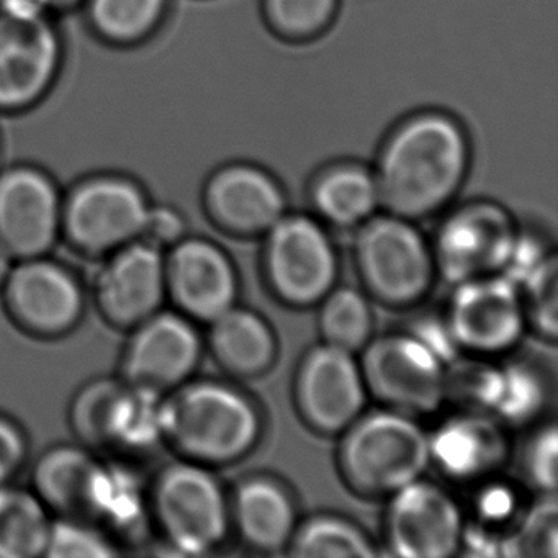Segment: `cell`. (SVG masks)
Segmentation results:
<instances>
[{"mask_svg": "<svg viewBox=\"0 0 558 558\" xmlns=\"http://www.w3.org/2000/svg\"><path fill=\"white\" fill-rule=\"evenodd\" d=\"M184 234V220L178 211L169 207H153L149 205L140 240L161 250L162 246H174Z\"/></svg>", "mask_w": 558, "mask_h": 558, "instance_id": "obj_37", "label": "cell"}, {"mask_svg": "<svg viewBox=\"0 0 558 558\" xmlns=\"http://www.w3.org/2000/svg\"><path fill=\"white\" fill-rule=\"evenodd\" d=\"M166 293L184 315L211 323L236 299V274L227 254L207 240H181L165 257Z\"/></svg>", "mask_w": 558, "mask_h": 558, "instance_id": "obj_18", "label": "cell"}, {"mask_svg": "<svg viewBox=\"0 0 558 558\" xmlns=\"http://www.w3.org/2000/svg\"><path fill=\"white\" fill-rule=\"evenodd\" d=\"M76 2L77 0H14V4L4 5V8H24L44 12V9H68Z\"/></svg>", "mask_w": 558, "mask_h": 558, "instance_id": "obj_39", "label": "cell"}, {"mask_svg": "<svg viewBox=\"0 0 558 558\" xmlns=\"http://www.w3.org/2000/svg\"><path fill=\"white\" fill-rule=\"evenodd\" d=\"M233 518L241 537L259 550L274 551L292 541L295 508L279 483L251 478L238 488Z\"/></svg>", "mask_w": 558, "mask_h": 558, "instance_id": "obj_22", "label": "cell"}, {"mask_svg": "<svg viewBox=\"0 0 558 558\" xmlns=\"http://www.w3.org/2000/svg\"><path fill=\"white\" fill-rule=\"evenodd\" d=\"M361 371L365 387L400 413H433L446 400L444 364L414 336L372 342Z\"/></svg>", "mask_w": 558, "mask_h": 558, "instance_id": "obj_9", "label": "cell"}, {"mask_svg": "<svg viewBox=\"0 0 558 558\" xmlns=\"http://www.w3.org/2000/svg\"><path fill=\"white\" fill-rule=\"evenodd\" d=\"M96 280V303L109 325L133 329L161 308L166 267L161 250L138 240L109 254Z\"/></svg>", "mask_w": 558, "mask_h": 558, "instance_id": "obj_13", "label": "cell"}, {"mask_svg": "<svg viewBox=\"0 0 558 558\" xmlns=\"http://www.w3.org/2000/svg\"><path fill=\"white\" fill-rule=\"evenodd\" d=\"M508 508L509 499L505 492H496L492 498L486 499L485 506H483V509H486L493 515L501 514V512L508 511Z\"/></svg>", "mask_w": 558, "mask_h": 558, "instance_id": "obj_40", "label": "cell"}, {"mask_svg": "<svg viewBox=\"0 0 558 558\" xmlns=\"http://www.w3.org/2000/svg\"><path fill=\"white\" fill-rule=\"evenodd\" d=\"M210 325V349L225 371L251 377L272 364L276 339L267 323L253 312L230 308Z\"/></svg>", "mask_w": 558, "mask_h": 558, "instance_id": "obj_23", "label": "cell"}, {"mask_svg": "<svg viewBox=\"0 0 558 558\" xmlns=\"http://www.w3.org/2000/svg\"><path fill=\"white\" fill-rule=\"evenodd\" d=\"M355 260L365 286L381 302L411 305L429 289L434 259L411 220L368 218L355 240Z\"/></svg>", "mask_w": 558, "mask_h": 558, "instance_id": "obj_5", "label": "cell"}, {"mask_svg": "<svg viewBox=\"0 0 558 558\" xmlns=\"http://www.w3.org/2000/svg\"><path fill=\"white\" fill-rule=\"evenodd\" d=\"M295 557H372L371 542L349 522L338 518L312 519L299 532H293L292 551Z\"/></svg>", "mask_w": 558, "mask_h": 558, "instance_id": "obj_28", "label": "cell"}, {"mask_svg": "<svg viewBox=\"0 0 558 558\" xmlns=\"http://www.w3.org/2000/svg\"><path fill=\"white\" fill-rule=\"evenodd\" d=\"M2 293L12 319L38 338L66 335L83 316L80 283L66 267L45 256L14 264Z\"/></svg>", "mask_w": 558, "mask_h": 558, "instance_id": "obj_11", "label": "cell"}, {"mask_svg": "<svg viewBox=\"0 0 558 558\" xmlns=\"http://www.w3.org/2000/svg\"><path fill=\"white\" fill-rule=\"evenodd\" d=\"M312 202L322 218L336 227L364 223L380 207L374 171L357 162L329 166L313 182Z\"/></svg>", "mask_w": 558, "mask_h": 558, "instance_id": "obj_24", "label": "cell"}, {"mask_svg": "<svg viewBox=\"0 0 558 558\" xmlns=\"http://www.w3.org/2000/svg\"><path fill=\"white\" fill-rule=\"evenodd\" d=\"M162 433L192 462L228 463L259 439V414L250 400L214 381L178 387L162 401Z\"/></svg>", "mask_w": 558, "mask_h": 558, "instance_id": "obj_2", "label": "cell"}, {"mask_svg": "<svg viewBox=\"0 0 558 558\" xmlns=\"http://www.w3.org/2000/svg\"><path fill=\"white\" fill-rule=\"evenodd\" d=\"M524 322L518 287L501 274H493L457 286L447 326L457 345L492 354L514 345Z\"/></svg>", "mask_w": 558, "mask_h": 558, "instance_id": "obj_15", "label": "cell"}, {"mask_svg": "<svg viewBox=\"0 0 558 558\" xmlns=\"http://www.w3.org/2000/svg\"><path fill=\"white\" fill-rule=\"evenodd\" d=\"M544 403L541 378L522 365H509L498 375L495 400L489 410L514 423L531 420Z\"/></svg>", "mask_w": 558, "mask_h": 558, "instance_id": "obj_32", "label": "cell"}, {"mask_svg": "<svg viewBox=\"0 0 558 558\" xmlns=\"http://www.w3.org/2000/svg\"><path fill=\"white\" fill-rule=\"evenodd\" d=\"M387 535L401 557H450L462 542V515L444 489L417 478L391 495Z\"/></svg>", "mask_w": 558, "mask_h": 558, "instance_id": "obj_14", "label": "cell"}, {"mask_svg": "<svg viewBox=\"0 0 558 558\" xmlns=\"http://www.w3.org/2000/svg\"><path fill=\"white\" fill-rule=\"evenodd\" d=\"M525 466L535 485L545 492L554 493L557 485V429L554 426L532 440Z\"/></svg>", "mask_w": 558, "mask_h": 558, "instance_id": "obj_36", "label": "cell"}, {"mask_svg": "<svg viewBox=\"0 0 558 558\" xmlns=\"http://www.w3.org/2000/svg\"><path fill=\"white\" fill-rule=\"evenodd\" d=\"M63 202L50 178L31 168L0 175V244L14 259L47 256L61 233Z\"/></svg>", "mask_w": 558, "mask_h": 558, "instance_id": "obj_16", "label": "cell"}, {"mask_svg": "<svg viewBox=\"0 0 558 558\" xmlns=\"http://www.w3.org/2000/svg\"><path fill=\"white\" fill-rule=\"evenodd\" d=\"M102 469L80 447L48 450L35 466V495L64 518L93 519Z\"/></svg>", "mask_w": 558, "mask_h": 558, "instance_id": "obj_20", "label": "cell"}, {"mask_svg": "<svg viewBox=\"0 0 558 558\" xmlns=\"http://www.w3.org/2000/svg\"><path fill=\"white\" fill-rule=\"evenodd\" d=\"M149 204L133 182L99 178L81 184L63 204L61 231L87 256H104L138 241Z\"/></svg>", "mask_w": 558, "mask_h": 558, "instance_id": "obj_6", "label": "cell"}, {"mask_svg": "<svg viewBox=\"0 0 558 558\" xmlns=\"http://www.w3.org/2000/svg\"><path fill=\"white\" fill-rule=\"evenodd\" d=\"M364 375L352 352L323 344L313 349L296 378V400L305 420L322 433L348 429L365 403Z\"/></svg>", "mask_w": 558, "mask_h": 558, "instance_id": "obj_17", "label": "cell"}, {"mask_svg": "<svg viewBox=\"0 0 558 558\" xmlns=\"http://www.w3.org/2000/svg\"><path fill=\"white\" fill-rule=\"evenodd\" d=\"M557 502L554 499L535 506L514 534L502 542V554L509 557L557 558Z\"/></svg>", "mask_w": 558, "mask_h": 558, "instance_id": "obj_33", "label": "cell"}, {"mask_svg": "<svg viewBox=\"0 0 558 558\" xmlns=\"http://www.w3.org/2000/svg\"><path fill=\"white\" fill-rule=\"evenodd\" d=\"M518 231L495 204H472L450 215L437 234L434 267L447 282L459 283L499 274L514 247Z\"/></svg>", "mask_w": 558, "mask_h": 558, "instance_id": "obj_10", "label": "cell"}, {"mask_svg": "<svg viewBox=\"0 0 558 558\" xmlns=\"http://www.w3.org/2000/svg\"><path fill=\"white\" fill-rule=\"evenodd\" d=\"M166 0H90V21L109 40L135 41L161 21Z\"/></svg>", "mask_w": 558, "mask_h": 558, "instance_id": "obj_29", "label": "cell"}, {"mask_svg": "<svg viewBox=\"0 0 558 558\" xmlns=\"http://www.w3.org/2000/svg\"><path fill=\"white\" fill-rule=\"evenodd\" d=\"M429 439L400 411L357 417L341 444L342 473L364 495H393L423 475L429 463Z\"/></svg>", "mask_w": 558, "mask_h": 558, "instance_id": "obj_3", "label": "cell"}, {"mask_svg": "<svg viewBox=\"0 0 558 558\" xmlns=\"http://www.w3.org/2000/svg\"><path fill=\"white\" fill-rule=\"evenodd\" d=\"M202 344L194 326L175 313H155L133 328L123 352V381L165 395L197 367Z\"/></svg>", "mask_w": 558, "mask_h": 558, "instance_id": "obj_12", "label": "cell"}, {"mask_svg": "<svg viewBox=\"0 0 558 558\" xmlns=\"http://www.w3.org/2000/svg\"><path fill=\"white\" fill-rule=\"evenodd\" d=\"M151 512L169 544L185 555L217 548L230 524L220 483L197 462L174 463L162 470L153 486Z\"/></svg>", "mask_w": 558, "mask_h": 558, "instance_id": "obj_4", "label": "cell"}, {"mask_svg": "<svg viewBox=\"0 0 558 558\" xmlns=\"http://www.w3.org/2000/svg\"><path fill=\"white\" fill-rule=\"evenodd\" d=\"M35 493L0 488V558L44 557L51 521Z\"/></svg>", "mask_w": 558, "mask_h": 558, "instance_id": "obj_25", "label": "cell"}, {"mask_svg": "<svg viewBox=\"0 0 558 558\" xmlns=\"http://www.w3.org/2000/svg\"><path fill=\"white\" fill-rule=\"evenodd\" d=\"M339 0H263L264 19L274 34L290 41H306L328 31Z\"/></svg>", "mask_w": 558, "mask_h": 558, "instance_id": "obj_30", "label": "cell"}, {"mask_svg": "<svg viewBox=\"0 0 558 558\" xmlns=\"http://www.w3.org/2000/svg\"><path fill=\"white\" fill-rule=\"evenodd\" d=\"M61 45L44 12L24 8L0 11V109L37 102L57 77Z\"/></svg>", "mask_w": 558, "mask_h": 558, "instance_id": "obj_8", "label": "cell"}, {"mask_svg": "<svg viewBox=\"0 0 558 558\" xmlns=\"http://www.w3.org/2000/svg\"><path fill=\"white\" fill-rule=\"evenodd\" d=\"M27 459V439L17 424L0 416V488L19 472Z\"/></svg>", "mask_w": 558, "mask_h": 558, "instance_id": "obj_38", "label": "cell"}, {"mask_svg": "<svg viewBox=\"0 0 558 558\" xmlns=\"http://www.w3.org/2000/svg\"><path fill=\"white\" fill-rule=\"evenodd\" d=\"M12 267H14V257H12V254L9 253L2 244H0V290L4 287Z\"/></svg>", "mask_w": 558, "mask_h": 558, "instance_id": "obj_41", "label": "cell"}, {"mask_svg": "<svg viewBox=\"0 0 558 558\" xmlns=\"http://www.w3.org/2000/svg\"><path fill=\"white\" fill-rule=\"evenodd\" d=\"M205 207L218 227L250 236L267 233L286 215V195L264 169L236 162L208 179Z\"/></svg>", "mask_w": 558, "mask_h": 558, "instance_id": "obj_19", "label": "cell"}, {"mask_svg": "<svg viewBox=\"0 0 558 558\" xmlns=\"http://www.w3.org/2000/svg\"><path fill=\"white\" fill-rule=\"evenodd\" d=\"M116 555L112 544L102 532L84 522V519L63 518L51 522L50 537L44 557H110Z\"/></svg>", "mask_w": 558, "mask_h": 558, "instance_id": "obj_34", "label": "cell"}, {"mask_svg": "<svg viewBox=\"0 0 558 558\" xmlns=\"http://www.w3.org/2000/svg\"><path fill=\"white\" fill-rule=\"evenodd\" d=\"M429 453L450 476L475 478L501 463L506 440L498 426L485 417H459L434 434Z\"/></svg>", "mask_w": 558, "mask_h": 558, "instance_id": "obj_21", "label": "cell"}, {"mask_svg": "<svg viewBox=\"0 0 558 558\" xmlns=\"http://www.w3.org/2000/svg\"><path fill=\"white\" fill-rule=\"evenodd\" d=\"M267 233L266 270L274 292L290 305L322 302L338 277L328 234L303 215H283Z\"/></svg>", "mask_w": 558, "mask_h": 558, "instance_id": "obj_7", "label": "cell"}, {"mask_svg": "<svg viewBox=\"0 0 558 558\" xmlns=\"http://www.w3.org/2000/svg\"><path fill=\"white\" fill-rule=\"evenodd\" d=\"M470 155L465 129L449 113L408 117L378 151L374 175L380 205L407 220L436 214L462 187Z\"/></svg>", "mask_w": 558, "mask_h": 558, "instance_id": "obj_1", "label": "cell"}, {"mask_svg": "<svg viewBox=\"0 0 558 558\" xmlns=\"http://www.w3.org/2000/svg\"><path fill=\"white\" fill-rule=\"evenodd\" d=\"M14 4V0H0V5L4 8V5H11Z\"/></svg>", "mask_w": 558, "mask_h": 558, "instance_id": "obj_42", "label": "cell"}, {"mask_svg": "<svg viewBox=\"0 0 558 558\" xmlns=\"http://www.w3.org/2000/svg\"><path fill=\"white\" fill-rule=\"evenodd\" d=\"M145 506L142 486L132 473L104 465L93 519L107 522L113 529L129 531L142 521Z\"/></svg>", "mask_w": 558, "mask_h": 558, "instance_id": "obj_31", "label": "cell"}, {"mask_svg": "<svg viewBox=\"0 0 558 558\" xmlns=\"http://www.w3.org/2000/svg\"><path fill=\"white\" fill-rule=\"evenodd\" d=\"M125 381L97 380L87 385L71 407L77 436L94 447H112V430Z\"/></svg>", "mask_w": 558, "mask_h": 558, "instance_id": "obj_27", "label": "cell"}, {"mask_svg": "<svg viewBox=\"0 0 558 558\" xmlns=\"http://www.w3.org/2000/svg\"><path fill=\"white\" fill-rule=\"evenodd\" d=\"M527 302L524 303L525 315L531 316L542 335L555 338L557 335V259L548 256L534 274L525 280Z\"/></svg>", "mask_w": 558, "mask_h": 558, "instance_id": "obj_35", "label": "cell"}, {"mask_svg": "<svg viewBox=\"0 0 558 558\" xmlns=\"http://www.w3.org/2000/svg\"><path fill=\"white\" fill-rule=\"evenodd\" d=\"M319 328L326 344L348 352L365 348L372 332L367 300L352 289L331 290L323 303Z\"/></svg>", "mask_w": 558, "mask_h": 558, "instance_id": "obj_26", "label": "cell"}]
</instances>
